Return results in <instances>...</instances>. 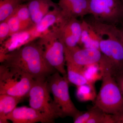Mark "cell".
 <instances>
[{
	"instance_id": "cell-1",
	"label": "cell",
	"mask_w": 123,
	"mask_h": 123,
	"mask_svg": "<svg viewBox=\"0 0 123 123\" xmlns=\"http://www.w3.org/2000/svg\"><path fill=\"white\" fill-rule=\"evenodd\" d=\"M0 62L22 70L35 80L47 79L57 71L48 63L42 48L34 41L0 57Z\"/></svg>"
},
{
	"instance_id": "cell-2",
	"label": "cell",
	"mask_w": 123,
	"mask_h": 123,
	"mask_svg": "<svg viewBox=\"0 0 123 123\" xmlns=\"http://www.w3.org/2000/svg\"><path fill=\"white\" fill-rule=\"evenodd\" d=\"M91 24L100 36L99 49L103 54V67L114 78L123 74V44L119 37L118 28L95 20Z\"/></svg>"
},
{
	"instance_id": "cell-3",
	"label": "cell",
	"mask_w": 123,
	"mask_h": 123,
	"mask_svg": "<svg viewBox=\"0 0 123 123\" xmlns=\"http://www.w3.org/2000/svg\"><path fill=\"white\" fill-rule=\"evenodd\" d=\"M47 79L35 80L29 92V104L45 117L50 123L56 119L63 118L61 110L51 97Z\"/></svg>"
},
{
	"instance_id": "cell-4",
	"label": "cell",
	"mask_w": 123,
	"mask_h": 123,
	"mask_svg": "<svg viewBox=\"0 0 123 123\" xmlns=\"http://www.w3.org/2000/svg\"><path fill=\"white\" fill-rule=\"evenodd\" d=\"M35 79L18 69L0 65V94L23 98L29 95Z\"/></svg>"
},
{
	"instance_id": "cell-5",
	"label": "cell",
	"mask_w": 123,
	"mask_h": 123,
	"mask_svg": "<svg viewBox=\"0 0 123 123\" xmlns=\"http://www.w3.org/2000/svg\"><path fill=\"white\" fill-rule=\"evenodd\" d=\"M103 69L102 85L94 101V106L105 113L115 115L123 108V93L110 71Z\"/></svg>"
},
{
	"instance_id": "cell-6",
	"label": "cell",
	"mask_w": 123,
	"mask_h": 123,
	"mask_svg": "<svg viewBox=\"0 0 123 123\" xmlns=\"http://www.w3.org/2000/svg\"><path fill=\"white\" fill-rule=\"evenodd\" d=\"M38 39L37 43L48 63L62 76L67 77L64 45L55 30L50 29Z\"/></svg>"
},
{
	"instance_id": "cell-7",
	"label": "cell",
	"mask_w": 123,
	"mask_h": 123,
	"mask_svg": "<svg viewBox=\"0 0 123 123\" xmlns=\"http://www.w3.org/2000/svg\"><path fill=\"white\" fill-rule=\"evenodd\" d=\"M53 100L61 110L64 117L74 118L80 112L73 103L69 91V82L67 77H64L57 71L53 73L47 78Z\"/></svg>"
},
{
	"instance_id": "cell-8",
	"label": "cell",
	"mask_w": 123,
	"mask_h": 123,
	"mask_svg": "<svg viewBox=\"0 0 123 123\" xmlns=\"http://www.w3.org/2000/svg\"><path fill=\"white\" fill-rule=\"evenodd\" d=\"M94 20L116 26L123 15V0H87Z\"/></svg>"
},
{
	"instance_id": "cell-9",
	"label": "cell",
	"mask_w": 123,
	"mask_h": 123,
	"mask_svg": "<svg viewBox=\"0 0 123 123\" xmlns=\"http://www.w3.org/2000/svg\"><path fill=\"white\" fill-rule=\"evenodd\" d=\"M53 28L65 47L72 48L78 46L82 31V22L77 18H66L59 25Z\"/></svg>"
},
{
	"instance_id": "cell-10",
	"label": "cell",
	"mask_w": 123,
	"mask_h": 123,
	"mask_svg": "<svg viewBox=\"0 0 123 123\" xmlns=\"http://www.w3.org/2000/svg\"><path fill=\"white\" fill-rule=\"evenodd\" d=\"M65 56L66 62L83 68L99 63L103 54L98 49L83 48L78 45L72 48L65 47Z\"/></svg>"
},
{
	"instance_id": "cell-11",
	"label": "cell",
	"mask_w": 123,
	"mask_h": 123,
	"mask_svg": "<svg viewBox=\"0 0 123 123\" xmlns=\"http://www.w3.org/2000/svg\"><path fill=\"white\" fill-rule=\"evenodd\" d=\"M34 27L27 30L14 34L5 40L1 44L0 57L39 38L34 30Z\"/></svg>"
},
{
	"instance_id": "cell-12",
	"label": "cell",
	"mask_w": 123,
	"mask_h": 123,
	"mask_svg": "<svg viewBox=\"0 0 123 123\" xmlns=\"http://www.w3.org/2000/svg\"><path fill=\"white\" fill-rule=\"evenodd\" d=\"M6 119L13 123H50L45 117L31 107H16L6 116Z\"/></svg>"
},
{
	"instance_id": "cell-13",
	"label": "cell",
	"mask_w": 123,
	"mask_h": 123,
	"mask_svg": "<svg viewBox=\"0 0 123 123\" xmlns=\"http://www.w3.org/2000/svg\"><path fill=\"white\" fill-rule=\"evenodd\" d=\"M57 4L66 18H83L89 15L87 0H59Z\"/></svg>"
},
{
	"instance_id": "cell-14",
	"label": "cell",
	"mask_w": 123,
	"mask_h": 123,
	"mask_svg": "<svg viewBox=\"0 0 123 123\" xmlns=\"http://www.w3.org/2000/svg\"><path fill=\"white\" fill-rule=\"evenodd\" d=\"M66 19L57 5L49 11L39 22L35 25L34 30L40 37L49 30V28L59 25Z\"/></svg>"
},
{
	"instance_id": "cell-15",
	"label": "cell",
	"mask_w": 123,
	"mask_h": 123,
	"mask_svg": "<svg viewBox=\"0 0 123 123\" xmlns=\"http://www.w3.org/2000/svg\"><path fill=\"white\" fill-rule=\"evenodd\" d=\"M82 31L78 46L83 48L99 50L100 36L89 22L82 20Z\"/></svg>"
},
{
	"instance_id": "cell-16",
	"label": "cell",
	"mask_w": 123,
	"mask_h": 123,
	"mask_svg": "<svg viewBox=\"0 0 123 123\" xmlns=\"http://www.w3.org/2000/svg\"><path fill=\"white\" fill-rule=\"evenodd\" d=\"M27 4L35 25L57 5V4L53 2L52 0H29Z\"/></svg>"
},
{
	"instance_id": "cell-17",
	"label": "cell",
	"mask_w": 123,
	"mask_h": 123,
	"mask_svg": "<svg viewBox=\"0 0 123 123\" xmlns=\"http://www.w3.org/2000/svg\"><path fill=\"white\" fill-rule=\"evenodd\" d=\"M23 99L21 98L7 94H0V123H9L6 116L16 107Z\"/></svg>"
},
{
	"instance_id": "cell-18",
	"label": "cell",
	"mask_w": 123,
	"mask_h": 123,
	"mask_svg": "<svg viewBox=\"0 0 123 123\" xmlns=\"http://www.w3.org/2000/svg\"><path fill=\"white\" fill-rule=\"evenodd\" d=\"M67 78L69 82L76 86L85 84H94L86 79L83 72V68L66 62Z\"/></svg>"
},
{
	"instance_id": "cell-19",
	"label": "cell",
	"mask_w": 123,
	"mask_h": 123,
	"mask_svg": "<svg viewBox=\"0 0 123 123\" xmlns=\"http://www.w3.org/2000/svg\"><path fill=\"white\" fill-rule=\"evenodd\" d=\"M14 12L20 22L21 31L29 30L35 25L31 18L27 4L22 3L19 5Z\"/></svg>"
},
{
	"instance_id": "cell-20",
	"label": "cell",
	"mask_w": 123,
	"mask_h": 123,
	"mask_svg": "<svg viewBox=\"0 0 123 123\" xmlns=\"http://www.w3.org/2000/svg\"><path fill=\"white\" fill-rule=\"evenodd\" d=\"M24 0H0V22L6 21L14 12Z\"/></svg>"
},
{
	"instance_id": "cell-21",
	"label": "cell",
	"mask_w": 123,
	"mask_h": 123,
	"mask_svg": "<svg viewBox=\"0 0 123 123\" xmlns=\"http://www.w3.org/2000/svg\"><path fill=\"white\" fill-rule=\"evenodd\" d=\"M83 70L85 77L91 83L94 84L102 79L104 70L100 62L85 66Z\"/></svg>"
},
{
	"instance_id": "cell-22",
	"label": "cell",
	"mask_w": 123,
	"mask_h": 123,
	"mask_svg": "<svg viewBox=\"0 0 123 123\" xmlns=\"http://www.w3.org/2000/svg\"><path fill=\"white\" fill-rule=\"evenodd\" d=\"M76 96L81 102L94 101L97 95L94 84H85L77 86Z\"/></svg>"
},
{
	"instance_id": "cell-23",
	"label": "cell",
	"mask_w": 123,
	"mask_h": 123,
	"mask_svg": "<svg viewBox=\"0 0 123 123\" xmlns=\"http://www.w3.org/2000/svg\"><path fill=\"white\" fill-rule=\"evenodd\" d=\"M8 23L10 31V36L21 31L20 22L15 12L6 20Z\"/></svg>"
},
{
	"instance_id": "cell-24",
	"label": "cell",
	"mask_w": 123,
	"mask_h": 123,
	"mask_svg": "<svg viewBox=\"0 0 123 123\" xmlns=\"http://www.w3.org/2000/svg\"><path fill=\"white\" fill-rule=\"evenodd\" d=\"M95 107L94 106L86 111H81L75 117L74 119V123H86L94 114Z\"/></svg>"
},
{
	"instance_id": "cell-25",
	"label": "cell",
	"mask_w": 123,
	"mask_h": 123,
	"mask_svg": "<svg viewBox=\"0 0 123 123\" xmlns=\"http://www.w3.org/2000/svg\"><path fill=\"white\" fill-rule=\"evenodd\" d=\"M9 28L6 21L0 23V43L2 44L5 40L10 36Z\"/></svg>"
},
{
	"instance_id": "cell-26",
	"label": "cell",
	"mask_w": 123,
	"mask_h": 123,
	"mask_svg": "<svg viewBox=\"0 0 123 123\" xmlns=\"http://www.w3.org/2000/svg\"><path fill=\"white\" fill-rule=\"evenodd\" d=\"M115 123H123V108L115 115H112Z\"/></svg>"
},
{
	"instance_id": "cell-27",
	"label": "cell",
	"mask_w": 123,
	"mask_h": 123,
	"mask_svg": "<svg viewBox=\"0 0 123 123\" xmlns=\"http://www.w3.org/2000/svg\"><path fill=\"white\" fill-rule=\"evenodd\" d=\"M115 79L121 89L123 95V74L116 77Z\"/></svg>"
},
{
	"instance_id": "cell-28",
	"label": "cell",
	"mask_w": 123,
	"mask_h": 123,
	"mask_svg": "<svg viewBox=\"0 0 123 123\" xmlns=\"http://www.w3.org/2000/svg\"><path fill=\"white\" fill-rule=\"evenodd\" d=\"M120 24H121V28H119L120 31H121V32L123 34V15L122 16V18H121V20H120Z\"/></svg>"
},
{
	"instance_id": "cell-29",
	"label": "cell",
	"mask_w": 123,
	"mask_h": 123,
	"mask_svg": "<svg viewBox=\"0 0 123 123\" xmlns=\"http://www.w3.org/2000/svg\"><path fill=\"white\" fill-rule=\"evenodd\" d=\"M118 34L119 37L120 38L121 42H122L123 44V34L121 32V31H120L119 28H118Z\"/></svg>"
},
{
	"instance_id": "cell-30",
	"label": "cell",
	"mask_w": 123,
	"mask_h": 123,
	"mask_svg": "<svg viewBox=\"0 0 123 123\" xmlns=\"http://www.w3.org/2000/svg\"></svg>"
}]
</instances>
